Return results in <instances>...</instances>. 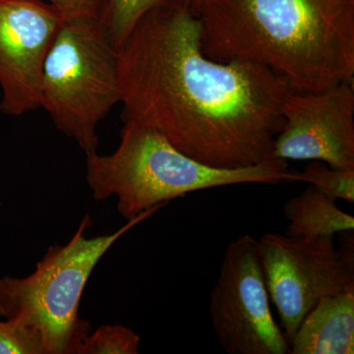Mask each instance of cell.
I'll return each mask as SVG.
<instances>
[{
	"mask_svg": "<svg viewBox=\"0 0 354 354\" xmlns=\"http://www.w3.org/2000/svg\"><path fill=\"white\" fill-rule=\"evenodd\" d=\"M162 207L147 209L113 234L93 239L85 236L92 225L86 216L68 243L50 247L30 276L0 279V315L34 330L44 354H78L90 330V323L79 317V306L91 274L122 235Z\"/></svg>",
	"mask_w": 354,
	"mask_h": 354,
	"instance_id": "4",
	"label": "cell"
},
{
	"mask_svg": "<svg viewBox=\"0 0 354 354\" xmlns=\"http://www.w3.org/2000/svg\"><path fill=\"white\" fill-rule=\"evenodd\" d=\"M123 120L120 143L113 153L86 156V180L97 201L118 198V212L127 221L195 191L297 180V172L288 171V160L283 158L239 169H218L177 150L148 124Z\"/></svg>",
	"mask_w": 354,
	"mask_h": 354,
	"instance_id": "3",
	"label": "cell"
},
{
	"mask_svg": "<svg viewBox=\"0 0 354 354\" xmlns=\"http://www.w3.org/2000/svg\"><path fill=\"white\" fill-rule=\"evenodd\" d=\"M192 4L193 0H108L99 19L118 48L146 14L160 9H192Z\"/></svg>",
	"mask_w": 354,
	"mask_h": 354,
	"instance_id": "12",
	"label": "cell"
},
{
	"mask_svg": "<svg viewBox=\"0 0 354 354\" xmlns=\"http://www.w3.org/2000/svg\"><path fill=\"white\" fill-rule=\"evenodd\" d=\"M140 337L124 326H102L84 339L78 354H137Z\"/></svg>",
	"mask_w": 354,
	"mask_h": 354,
	"instance_id": "14",
	"label": "cell"
},
{
	"mask_svg": "<svg viewBox=\"0 0 354 354\" xmlns=\"http://www.w3.org/2000/svg\"><path fill=\"white\" fill-rule=\"evenodd\" d=\"M283 215L290 223L285 234L290 237L318 239L354 230L353 216L313 185L286 201Z\"/></svg>",
	"mask_w": 354,
	"mask_h": 354,
	"instance_id": "11",
	"label": "cell"
},
{
	"mask_svg": "<svg viewBox=\"0 0 354 354\" xmlns=\"http://www.w3.org/2000/svg\"><path fill=\"white\" fill-rule=\"evenodd\" d=\"M353 83L319 92L291 90L281 104L283 127L272 158L320 160L335 169H354Z\"/></svg>",
	"mask_w": 354,
	"mask_h": 354,
	"instance_id": "8",
	"label": "cell"
},
{
	"mask_svg": "<svg viewBox=\"0 0 354 354\" xmlns=\"http://www.w3.org/2000/svg\"><path fill=\"white\" fill-rule=\"evenodd\" d=\"M64 20L100 18L108 0H46Z\"/></svg>",
	"mask_w": 354,
	"mask_h": 354,
	"instance_id": "16",
	"label": "cell"
},
{
	"mask_svg": "<svg viewBox=\"0 0 354 354\" xmlns=\"http://www.w3.org/2000/svg\"><path fill=\"white\" fill-rule=\"evenodd\" d=\"M290 354H353L354 283L323 297L290 341Z\"/></svg>",
	"mask_w": 354,
	"mask_h": 354,
	"instance_id": "10",
	"label": "cell"
},
{
	"mask_svg": "<svg viewBox=\"0 0 354 354\" xmlns=\"http://www.w3.org/2000/svg\"><path fill=\"white\" fill-rule=\"evenodd\" d=\"M214 332L228 354H290L272 316L258 241L242 234L230 242L209 297Z\"/></svg>",
	"mask_w": 354,
	"mask_h": 354,
	"instance_id": "7",
	"label": "cell"
},
{
	"mask_svg": "<svg viewBox=\"0 0 354 354\" xmlns=\"http://www.w3.org/2000/svg\"><path fill=\"white\" fill-rule=\"evenodd\" d=\"M0 354H44L39 335L17 321H0Z\"/></svg>",
	"mask_w": 354,
	"mask_h": 354,
	"instance_id": "15",
	"label": "cell"
},
{
	"mask_svg": "<svg viewBox=\"0 0 354 354\" xmlns=\"http://www.w3.org/2000/svg\"><path fill=\"white\" fill-rule=\"evenodd\" d=\"M120 100L118 48L99 18L64 20L44 60L39 108L88 156L97 152V125Z\"/></svg>",
	"mask_w": 354,
	"mask_h": 354,
	"instance_id": "5",
	"label": "cell"
},
{
	"mask_svg": "<svg viewBox=\"0 0 354 354\" xmlns=\"http://www.w3.org/2000/svg\"><path fill=\"white\" fill-rule=\"evenodd\" d=\"M64 17L44 0H0V111L39 108L41 72Z\"/></svg>",
	"mask_w": 354,
	"mask_h": 354,
	"instance_id": "9",
	"label": "cell"
},
{
	"mask_svg": "<svg viewBox=\"0 0 354 354\" xmlns=\"http://www.w3.org/2000/svg\"><path fill=\"white\" fill-rule=\"evenodd\" d=\"M297 180L309 183L335 201L354 203V169H335L320 160H311L304 171L297 172Z\"/></svg>",
	"mask_w": 354,
	"mask_h": 354,
	"instance_id": "13",
	"label": "cell"
},
{
	"mask_svg": "<svg viewBox=\"0 0 354 354\" xmlns=\"http://www.w3.org/2000/svg\"><path fill=\"white\" fill-rule=\"evenodd\" d=\"M197 15L216 62H256L297 92L353 81L354 0H207Z\"/></svg>",
	"mask_w": 354,
	"mask_h": 354,
	"instance_id": "2",
	"label": "cell"
},
{
	"mask_svg": "<svg viewBox=\"0 0 354 354\" xmlns=\"http://www.w3.org/2000/svg\"><path fill=\"white\" fill-rule=\"evenodd\" d=\"M206 1L207 0H193L192 9L193 11H194V13L198 14L200 7H201L203 3Z\"/></svg>",
	"mask_w": 354,
	"mask_h": 354,
	"instance_id": "17",
	"label": "cell"
},
{
	"mask_svg": "<svg viewBox=\"0 0 354 354\" xmlns=\"http://www.w3.org/2000/svg\"><path fill=\"white\" fill-rule=\"evenodd\" d=\"M118 65L123 120L148 124L209 167L272 158L288 81L256 62L207 57L192 9L146 14L118 46Z\"/></svg>",
	"mask_w": 354,
	"mask_h": 354,
	"instance_id": "1",
	"label": "cell"
},
{
	"mask_svg": "<svg viewBox=\"0 0 354 354\" xmlns=\"http://www.w3.org/2000/svg\"><path fill=\"white\" fill-rule=\"evenodd\" d=\"M353 232L335 246V236L318 239L266 234L258 241L270 299L290 344L305 316L323 297L354 283Z\"/></svg>",
	"mask_w": 354,
	"mask_h": 354,
	"instance_id": "6",
	"label": "cell"
}]
</instances>
